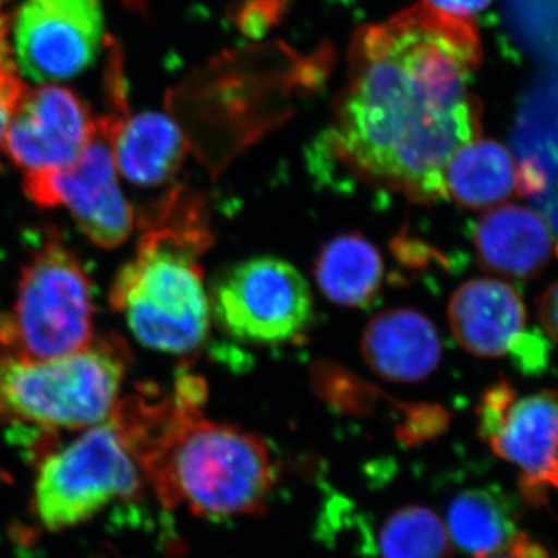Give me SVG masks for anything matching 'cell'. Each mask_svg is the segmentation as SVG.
<instances>
[{
	"mask_svg": "<svg viewBox=\"0 0 558 558\" xmlns=\"http://www.w3.org/2000/svg\"><path fill=\"white\" fill-rule=\"evenodd\" d=\"M481 61L472 20L425 2L360 28L325 138L330 159L417 204L446 199L447 165L480 138L481 105L469 84Z\"/></svg>",
	"mask_w": 558,
	"mask_h": 558,
	"instance_id": "cell-1",
	"label": "cell"
},
{
	"mask_svg": "<svg viewBox=\"0 0 558 558\" xmlns=\"http://www.w3.org/2000/svg\"><path fill=\"white\" fill-rule=\"evenodd\" d=\"M207 385L179 374L174 391L142 387L119 400L110 417L154 494L167 509L197 517L259 515L277 468L263 438L202 413Z\"/></svg>",
	"mask_w": 558,
	"mask_h": 558,
	"instance_id": "cell-2",
	"label": "cell"
},
{
	"mask_svg": "<svg viewBox=\"0 0 558 558\" xmlns=\"http://www.w3.org/2000/svg\"><path fill=\"white\" fill-rule=\"evenodd\" d=\"M142 229L137 253L113 279L110 306L145 347L193 354L211 323L199 263L213 244L205 202L190 190H172L142 216Z\"/></svg>",
	"mask_w": 558,
	"mask_h": 558,
	"instance_id": "cell-3",
	"label": "cell"
},
{
	"mask_svg": "<svg viewBox=\"0 0 558 558\" xmlns=\"http://www.w3.org/2000/svg\"><path fill=\"white\" fill-rule=\"evenodd\" d=\"M131 362L117 336L75 354L28 360L0 352V424L11 432L86 428L109 418Z\"/></svg>",
	"mask_w": 558,
	"mask_h": 558,
	"instance_id": "cell-4",
	"label": "cell"
},
{
	"mask_svg": "<svg viewBox=\"0 0 558 558\" xmlns=\"http://www.w3.org/2000/svg\"><path fill=\"white\" fill-rule=\"evenodd\" d=\"M94 340L92 282L78 255L49 230L22 267L16 303L0 314V352L28 360L75 354Z\"/></svg>",
	"mask_w": 558,
	"mask_h": 558,
	"instance_id": "cell-5",
	"label": "cell"
},
{
	"mask_svg": "<svg viewBox=\"0 0 558 558\" xmlns=\"http://www.w3.org/2000/svg\"><path fill=\"white\" fill-rule=\"evenodd\" d=\"M143 473L113 418L94 425L40 464L38 519L50 531L78 526L110 502L135 497Z\"/></svg>",
	"mask_w": 558,
	"mask_h": 558,
	"instance_id": "cell-6",
	"label": "cell"
},
{
	"mask_svg": "<svg viewBox=\"0 0 558 558\" xmlns=\"http://www.w3.org/2000/svg\"><path fill=\"white\" fill-rule=\"evenodd\" d=\"M209 304L220 328L245 343H286L310 328L314 317L306 279L275 256L231 267L216 281Z\"/></svg>",
	"mask_w": 558,
	"mask_h": 558,
	"instance_id": "cell-7",
	"label": "cell"
},
{
	"mask_svg": "<svg viewBox=\"0 0 558 558\" xmlns=\"http://www.w3.org/2000/svg\"><path fill=\"white\" fill-rule=\"evenodd\" d=\"M121 109L98 117L97 131L68 167L28 172L24 191L40 208L65 207L81 231L101 248H117L131 236L134 211L121 193L112 135Z\"/></svg>",
	"mask_w": 558,
	"mask_h": 558,
	"instance_id": "cell-8",
	"label": "cell"
},
{
	"mask_svg": "<svg viewBox=\"0 0 558 558\" xmlns=\"http://www.w3.org/2000/svg\"><path fill=\"white\" fill-rule=\"evenodd\" d=\"M480 435L497 457L519 469L521 495L532 506L558 494V391L519 395L509 381L486 389Z\"/></svg>",
	"mask_w": 558,
	"mask_h": 558,
	"instance_id": "cell-9",
	"label": "cell"
},
{
	"mask_svg": "<svg viewBox=\"0 0 558 558\" xmlns=\"http://www.w3.org/2000/svg\"><path fill=\"white\" fill-rule=\"evenodd\" d=\"M105 38L100 0H24L14 17V58L21 76L54 83L97 60Z\"/></svg>",
	"mask_w": 558,
	"mask_h": 558,
	"instance_id": "cell-10",
	"label": "cell"
},
{
	"mask_svg": "<svg viewBox=\"0 0 558 558\" xmlns=\"http://www.w3.org/2000/svg\"><path fill=\"white\" fill-rule=\"evenodd\" d=\"M449 319L454 339L476 357L510 355L524 374L543 373L548 365V341L527 329L526 307L519 290L499 279L464 282L451 295Z\"/></svg>",
	"mask_w": 558,
	"mask_h": 558,
	"instance_id": "cell-11",
	"label": "cell"
},
{
	"mask_svg": "<svg viewBox=\"0 0 558 558\" xmlns=\"http://www.w3.org/2000/svg\"><path fill=\"white\" fill-rule=\"evenodd\" d=\"M97 131V119L72 90L44 86L25 92L7 126L3 150L28 172L68 167Z\"/></svg>",
	"mask_w": 558,
	"mask_h": 558,
	"instance_id": "cell-12",
	"label": "cell"
},
{
	"mask_svg": "<svg viewBox=\"0 0 558 558\" xmlns=\"http://www.w3.org/2000/svg\"><path fill=\"white\" fill-rule=\"evenodd\" d=\"M362 355L376 376L398 384L428 377L440 362L438 330L414 310H391L371 319L362 337Z\"/></svg>",
	"mask_w": 558,
	"mask_h": 558,
	"instance_id": "cell-13",
	"label": "cell"
},
{
	"mask_svg": "<svg viewBox=\"0 0 558 558\" xmlns=\"http://www.w3.org/2000/svg\"><path fill=\"white\" fill-rule=\"evenodd\" d=\"M472 241L484 269L519 279L542 274L554 248L545 218L520 205L490 209L473 227Z\"/></svg>",
	"mask_w": 558,
	"mask_h": 558,
	"instance_id": "cell-14",
	"label": "cell"
},
{
	"mask_svg": "<svg viewBox=\"0 0 558 558\" xmlns=\"http://www.w3.org/2000/svg\"><path fill=\"white\" fill-rule=\"evenodd\" d=\"M112 149L117 171L134 185L156 189L174 179L182 168L186 142L170 117L159 112L131 117L124 110L113 126Z\"/></svg>",
	"mask_w": 558,
	"mask_h": 558,
	"instance_id": "cell-15",
	"label": "cell"
},
{
	"mask_svg": "<svg viewBox=\"0 0 558 558\" xmlns=\"http://www.w3.org/2000/svg\"><path fill=\"white\" fill-rule=\"evenodd\" d=\"M314 271L326 299L339 306L366 307L379 295L385 266L373 242L359 233H344L319 250Z\"/></svg>",
	"mask_w": 558,
	"mask_h": 558,
	"instance_id": "cell-16",
	"label": "cell"
},
{
	"mask_svg": "<svg viewBox=\"0 0 558 558\" xmlns=\"http://www.w3.org/2000/svg\"><path fill=\"white\" fill-rule=\"evenodd\" d=\"M446 197L465 208L494 207L519 194L517 163L494 140L476 138L451 157L444 172Z\"/></svg>",
	"mask_w": 558,
	"mask_h": 558,
	"instance_id": "cell-17",
	"label": "cell"
},
{
	"mask_svg": "<svg viewBox=\"0 0 558 558\" xmlns=\"http://www.w3.org/2000/svg\"><path fill=\"white\" fill-rule=\"evenodd\" d=\"M446 526L451 542L475 557L501 549L519 534L508 502L486 488L459 494L450 502Z\"/></svg>",
	"mask_w": 558,
	"mask_h": 558,
	"instance_id": "cell-18",
	"label": "cell"
},
{
	"mask_svg": "<svg viewBox=\"0 0 558 558\" xmlns=\"http://www.w3.org/2000/svg\"><path fill=\"white\" fill-rule=\"evenodd\" d=\"M379 553L381 558H450L451 539L438 513L407 506L381 524Z\"/></svg>",
	"mask_w": 558,
	"mask_h": 558,
	"instance_id": "cell-19",
	"label": "cell"
},
{
	"mask_svg": "<svg viewBox=\"0 0 558 558\" xmlns=\"http://www.w3.org/2000/svg\"><path fill=\"white\" fill-rule=\"evenodd\" d=\"M317 385L323 398L337 410L362 414L373 402L374 389L360 384L357 377L323 363L317 371Z\"/></svg>",
	"mask_w": 558,
	"mask_h": 558,
	"instance_id": "cell-20",
	"label": "cell"
},
{
	"mask_svg": "<svg viewBox=\"0 0 558 558\" xmlns=\"http://www.w3.org/2000/svg\"><path fill=\"white\" fill-rule=\"evenodd\" d=\"M25 92L27 89L21 75H17L16 64L10 54L5 24L0 21V149L3 148V137L11 116Z\"/></svg>",
	"mask_w": 558,
	"mask_h": 558,
	"instance_id": "cell-21",
	"label": "cell"
},
{
	"mask_svg": "<svg viewBox=\"0 0 558 558\" xmlns=\"http://www.w3.org/2000/svg\"><path fill=\"white\" fill-rule=\"evenodd\" d=\"M284 0H248L238 11L241 31L248 36L264 35L282 11Z\"/></svg>",
	"mask_w": 558,
	"mask_h": 558,
	"instance_id": "cell-22",
	"label": "cell"
},
{
	"mask_svg": "<svg viewBox=\"0 0 558 558\" xmlns=\"http://www.w3.org/2000/svg\"><path fill=\"white\" fill-rule=\"evenodd\" d=\"M407 414L409 417H407V424L400 429V436L409 442H416V440L438 435L447 425L446 411L435 409V407H414V409H409Z\"/></svg>",
	"mask_w": 558,
	"mask_h": 558,
	"instance_id": "cell-23",
	"label": "cell"
},
{
	"mask_svg": "<svg viewBox=\"0 0 558 558\" xmlns=\"http://www.w3.org/2000/svg\"><path fill=\"white\" fill-rule=\"evenodd\" d=\"M475 558H550L548 549L529 535L519 532L508 545L494 553L481 554Z\"/></svg>",
	"mask_w": 558,
	"mask_h": 558,
	"instance_id": "cell-24",
	"label": "cell"
},
{
	"mask_svg": "<svg viewBox=\"0 0 558 558\" xmlns=\"http://www.w3.org/2000/svg\"><path fill=\"white\" fill-rule=\"evenodd\" d=\"M537 315L545 336L558 344V281L539 295Z\"/></svg>",
	"mask_w": 558,
	"mask_h": 558,
	"instance_id": "cell-25",
	"label": "cell"
},
{
	"mask_svg": "<svg viewBox=\"0 0 558 558\" xmlns=\"http://www.w3.org/2000/svg\"><path fill=\"white\" fill-rule=\"evenodd\" d=\"M432 9L451 16L470 17L490 5L492 0H422Z\"/></svg>",
	"mask_w": 558,
	"mask_h": 558,
	"instance_id": "cell-26",
	"label": "cell"
},
{
	"mask_svg": "<svg viewBox=\"0 0 558 558\" xmlns=\"http://www.w3.org/2000/svg\"><path fill=\"white\" fill-rule=\"evenodd\" d=\"M3 2H5V0H0V7L3 5Z\"/></svg>",
	"mask_w": 558,
	"mask_h": 558,
	"instance_id": "cell-27",
	"label": "cell"
}]
</instances>
